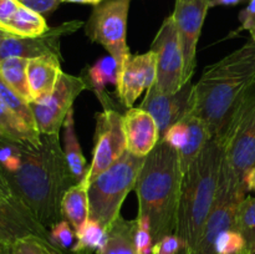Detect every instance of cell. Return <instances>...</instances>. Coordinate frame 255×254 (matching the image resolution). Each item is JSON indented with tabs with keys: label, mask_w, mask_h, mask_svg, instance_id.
<instances>
[{
	"label": "cell",
	"mask_w": 255,
	"mask_h": 254,
	"mask_svg": "<svg viewBox=\"0 0 255 254\" xmlns=\"http://www.w3.org/2000/svg\"><path fill=\"white\" fill-rule=\"evenodd\" d=\"M5 178L16 198L46 229L62 219L61 202L74 178L59 134H41V143L22 144L21 161Z\"/></svg>",
	"instance_id": "6da1fadb"
},
{
	"label": "cell",
	"mask_w": 255,
	"mask_h": 254,
	"mask_svg": "<svg viewBox=\"0 0 255 254\" xmlns=\"http://www.w3.org/2000/svg\"><path fill=\"white\" fill-rule=\"evenodd\" d=\"M255 87V40H249L204 69L193 85L188 114L206 122L213 136L219 133L241 100Z\"/></svg>",
	"instance_id": "7a4b0ae2"
},
{
	"label": "cell",
	"mask_w": 255,
	"mask_h": 254,
	"mask_svg": "<svg viewBox=\"0 0 255 254\" xmlns=\"http://www.w3.org/2000/svg\"><path fill=\"white\" fill-rule=\"evenodd\" d=\"M182 177L178 153L159 139L144 158L134 187L138 199L137 216L149 219L154 243L176 233Z\"/></svg>",
	"instance_id": "3957f363"
},
{
	"label": "cell",
	"mask_w": 255,
	"mask_h": 254,
	"mask_svg": "<svg viewBox=\"0 0 255 254\" xmlns=\"http://www.w3.org/2000/svg\"><path fill=\"white\" fill-rule=\"evenodd\" d=\"M223 147L214 136L182 177L176 234L194 253L216 198Z\"/></svg>",
	"instance_id": "277c9868"
},
{
	"label": "cell",
	"mask_w": 255,
	"mask_h": 254,
	"mask_svg": "<svg viewBox=\"0 0 255 254\" xmlns=\"http://www.w3.org/2000/svg\"><path fill=\"white\" fill-rule=\"evenodd\" d=\"M146 157H137L126 151L124 156L102 172L89 186V218L106 229L121 216V207L129 192L134 189Z\"/></svg>",
	"instance_id": "5b68a950"
},
{
	"label": "cell",
	"mask_w": 255,
	"mask_h": 254,
	"mask_svg": "<svg viewBox=\"0 0 255 254\" xmlns=\"http://www.w3.org/2000/svg\"><path fill=\"white\" fill-rule=\"evenodd\" d=\"M223 147V158L239 181L255 167V87L232 111L216 134Z\"/></svg>",
	"instance_id": "8992f818"
},
{
	"label": "cell",
	"mask_w": 255,
	"mask_h": 254,
	"mask_svg": "<svg viewBox=\"0 0 255 254\" xmlns=\"http://www.w3.org/2000/svg\"><path fill=\"white\" fill-rule=\"evenodd\" d=\"M246 183L237 178L223 158L214 203L194 254H216L217 239L223 232L234 229L237 209L246 198Z\"/></svg>",
	"instance_id": "52a82bcc"
},
{
	"label": "cell",
	"mask_w": 255,
	"mask_h": 254,
	"mask_svg": "<svg viewBox=\"0 0 255 254\" xmlns=\"http://www.w3.org/2000/svg\"><path fill=\"white\" fill-rule=\"evenodd\" d=\"M131 0H105L96 5L85 25L91 41L102 45L119 62V69L129 52L127 46V19Z\"/></svg>",
	"instance_id": "ba28073f"
},
{
	"label": "cell",
	"mask_w": 255,
	"mask_h": 254,
	"mask_svg": "<svg viewBox=\"0 0 255 254\" xmlns=\"http://www.w3.org/2000/svg\"><path fill=\"white\" fill-rule=\"evenodd\" d=\"M126 151L124 115L115 109H104L96 115L92 161L84 181L90 186L102 172L116 163Z\"/></svg>",
	"instance_id": "9c48e42d"
},
{
	"label": "cell",
	"mask_w": 255,
	"mask_h": 254,
	"mask_svg": "<svg viewBox=\"0 0 255 254\" xmlns=\"http://www.w3.org/2000/svg\"><path fill=\"white\" fill-rule=\"evenodd\" d=\"M85 90H89L84 76L62 72L49 96L30 102L36 127L41 134H59L75 100Z\"/></svg>",
	"instance_id": "30bf717a"
},
{
	"label": "cell",
	"mask_w": 255,
	"mask_h": 254,
	"mask_svg": "<svg viewBox=\"0 0 255 254\" xmlns=\"http://www.w3.org/2000/svg\"><path fill=\"white\" fill-rule=\"evenodd\" d=\"M157 59L154 86L166 94H174L183 86L184 59L178 30L173 16L163 20L151 45Z\"/></svg>",
	"instance_id": "8fae6325"
},
{
	"label": "cell",
	"mask_w": 255,
	"mask_h": 254,
	"mask_svg": "<svg viewBox=\"0 0 255 254\" xmlns=\"http://www.w3.org/2000/svg\"><path fill=\"white\" fill-rule=\"evenodd\" d=\"M211 9V0L177 1L172 14L178 30L183 51V85L192 81L197 66V45L201 36L204 19Z\"/></svg>",
	"instance_id": "7c38bea8"
},
{
	"label": "cell",
	"mask_w": 255,
	"mask_h": 254,
	"mask_svg": "<svg viewBox=\"0 0 255 254\" xmlns=\"http://www.w3.org/2000/svg\"><path fill=\"white\" fill-rule=\"evenodd\" d=\"M84 22L80 20L62 22L61 25L50 27L46 32L35 37H19L5 34L0 46V60L17 56L24 59L52 55L62 59L60 42L64 36L76 32Z\"/></svg>",
	"instance_id": "4fadbf2b"
},
{
	"label": "cell",
	"mask_w": 255,
	"mask_h": 254,
	"mask_svg": "<svg viewBox=\"0 0 255 254\" xmlns=\"http://www.w3.org/2000/svg\"><path fill=\"white\" fill-rule=\"evenodd\" d=\"M157 59L152 50L144 54H129L119 69L116 91L120 102L126 109L133 107L144 90L156 84Z\"/></svg>",
	"instance_id": "5bb4252c"
},
{
	"label": "cell",
	"mask_w": 255,
	"mask_h": 254,
	"mask_svg": "<svg viewBox=\"0 0 255 254\" xmlns=\"http://www.w3.org/2000/svg\"><path fill=\"white\" fill-rule=\"evenodd\" d=\"M192 81L184 84L174 94L159 91L154 85L147 90L139 107L146 110L153 117L159 128L161 137L172 125L183 120L188 115L192 104Z\"/></svg>",
	"instance_id": "9a60e30c"
},
{
	"label": "cell",
	"mask_w": 255,
	"mask_h": 254,
	"mask_svg": "<svg viewBox=\"0 0 255 254\" xmlns=\"http://www.w3.org/2000/svg\"><path fill=\"white\" fill-rule=\"evenodd\" d=\"M26 237H39L51 243L49 229L20 202L0 194V242L11 247L15 242Z\"/></svg>",
	"instance_id": "2e32d148"
},
{
	"label": "cell",
	"mask_w": 255,
	"mask_h": 254,
	"mask_svg": "<svg viewBox=\"0 0 255 254\" xmlns=\"http://www.w3.org/2000/svg\"><path fill=\"white\" fill-rule=\"evenodd\" d=\"M126 147L129 153L146 157L161 139V133L153 117L141 107L127 109L124 115Z\"/></svg>",
	"instance_id": "e0dca14e"
},
{
	"label": "cell",
	"mask_w": 255,
	"mask_h": 254,
	"mask_svg": "<svg viewBox=\"0 0 255 254\" xmlns=\"http://www.w3.org/2000/svg\"><path fill=\"white\" fill-rule=\"evenodd\" d=\"M62 59L52 55L32 57L27 60V82L31 102L39 101L54 91L60 76Z\"/></svg>",
	"instance_id": "ac0fdd59"
},
{
	"label": "cell",
	"mask_w": 255,
	"mask_h": 254,
	"mask_svg": "<svg viewBox=\"0 0 255 254\" xmlns=\"http://www.w3.org/2000/svg\"><path fill=\"white\" fill-rule=\"evenodd\" d=\"M117 75H119V62L111 55H106L97 60L95 64L87 67L85 70V75H82L86 80L89 90L95 92L104 109H114L111 99L105 89L107 84H114L116 86Z\"/></svg>",
	"instance_id": "d6986e66"
},
{
	"label": "cell",
	"mask_w": 255,
	"mask_h": 254,
	"mask_svg": "<svg viewBox=\"0 0 255 254\" xmlns=\"http://www.w3.org/2000/svg\"><path fill=\"white\" fill-rule=\"evenodd\" d=\"M184 120L187 121L189 128L188 138H187L184 146L179 151H177L179 167H181V171L183 174L186 173L189 166L193 163L194 159L198 157V154L203 151L206 144L214 137L206 122L199 117L188 114L184 117Z\"/></svg>",
	"instance_id": "ffe728a7"
},
{
	"label": "cell",
	"mask_w": 255,
	"mask_h": 254,
	"mask_svg": "<svg viewBox=\"0 0 255 254\" xmlns=\"http://www.w3.org/2000/svg\"><path fill=\"white\" fill-rule=\"evenodd\" d=\"M61 214L62 219L69 222L75 231L81 228L82 224L89 219V184L84 179L70 187L64 194L61 202Z\"/></svg>",
	"instance_id": "44dd1931"
},
{
	"label": "cell",
	"mask_w": 255,
	"mask_h": 254,
	"mask_svg": "<svg viewBox=\"0 0 255 254\" xmlns=\"http://www.w3.org/2000/svg\"><path fill=\"white\" fill-rule=\"evenodd\" d=\"M134 232L136 219L127 221L120 216L107 229L106 242L96 254H137Z\"/></svg>",
	"instance_id": "7402d4cb"
},
{
	"label": "cell",
	"mask_w": 255,
	"mask_h": 254,
	"mask_svg": "<svg viewBox=\"0 0 255 254\" xmlns=\"http://www.w3.org/2000/svg\"><path fill=\"white\" fill-rule=\"evenodd\" d=\"M0 136L12 141L39 146L41 143V133L30 128L17 115L0 101Z\"/></svg>",
	"instance_id": "603a6c76"
},
{
	"label": "cell",
	"mask_w": 255,
	"mask_h": 254,
	"mask_svg": "<svg viewBox=\"0 0 255 254\" xmlns=\"http://www.w3.org/2000/svg\"><path fill=\"white\" fill-rule=\"evenodd\" d=\"M62 127H64V147L62 148H64L65 157L74 174V178L76 179V182H80L85 178L89 167H87L86 158L82 153V148L75 132L74 109L69 112Z\"/></svg>",
	"instance_id": "cb8c5ba5"
},
{
	"label": "cell",
	"mask_w": 255,
	"mask_h": 254,
	"mask_svg": "<svg viewBox=\"0 0 255 254\" xmlns=\"http://www.w3.org/2000/svg\"><path fill=\"white\" fill-rule=\"evenodd\" d=\"M49 29L44 15L21 4L12 15L5 32L19 37H35L42 35Z\"/></svg>",
	"instance_id": "d4e9b609"
},
{
	"label": "cell",
	"mask_w": 255,
	"mask_h": 254,
	"mask_svg": "<svg viewBox=\"0 0 255 254\" xmlns=\"http://www.w3.org/2000/svg\"><path fill=\"white\" fill-rule=\"evenodd\" d=\"M27 60L29 59L17 56L0 60V76L22 99L31 102V95L27 82Z\"/></svg>",
	"instance_id": "484cf974"
},
{
	"label": "cell",
	"mask_w": 255,
	"mask_h": 254,
	"mask_svg": "<svg viewBox=\"0 0 255 254\" xmlns=\"http://www.w3.org/2000/svg\"><path fill=\"white\" fill-rule=\"evenodd\" d=\"M76 242L71 248V254H96L104 247L107 229L97 221L89 218L81 228L75 231Z\"/></svg>",
	"instance_id": "4316f807"
},
{
	"label": "cell",
	"mask_w": 255,
	"mask_h": 254,
	"mask_svg": "<svg viewBox=\"0 0 255 254\" xmlns=\"http://www.w3.org/2000/svg\"><path fill=\"white\" fill-rule=\"evenodd\" d=\"M234 229L243 236L248 253H255V197H246L237 209Z\"/></svg>",
	"instance_id": "83f0119b"
},
{
	"label": "cell",
	"mask_w": 255,
	"mask_h": 254,
	"mask_svg": "<svg viewBox=\"0 0 255 254\" xmlns=\"http://www.w3.org/2000/svg\"><path fill=\"white\" fill-rule=\"evenodd\" d=\"M0 101H1L5 106L9 107L15 115H17L30 128L35 129V131H39L36 127V122H35L34 114H32L30 102L26 101L25 99H22L16 91H14V90L2 80L1 76H0Z\"/></svg>",
	"instance_id": "f1b7e54d"
},
{
	"label": "cell",
	"mask_w": 255,
	"mask_h": 254,
	"mask_svg": "<svg viewBox=\"0 0 255 254\" xmlns=\"http://www.w3.org/2000/svg\"><path fill=\"white\" fill-rule=\"evenodd\" d=\"M12 254H69L39 237H26L11 246Z\"/></svg>",
	"instance_id": "f546056e"
},
{
	"label": "cell",
	"mask_w": 255,
	"mask_h": 254,
	"mask_svg": "<svg viewBox=\"0 0 255 254\" xmlns=\"http://www.w3.org/2000/svg\"><path fill=\"white\" fill-rule=\"evenodd\" d=\"M247 251L246 239L236 229L223 232L216 242V254H242Z\"/></svg>",
	"instance_id": "4dcf8cb0"
},
{
	"label": "cell",
	"mask_w": 255,
	"mask_h": 254,
	"mask_svg": "<svg viewBox=\"0 0 255 254\" xmlns=\"http://www.w3.org/2000/svg\"><path fill=\"white\" fill-rule=\"evenodd\" d=\"M49 232L51 243L59 249H61L62 252H65V253L71 254L70 251L74 247L75 239H76L75 229L72 228L71 224L65 221V219H61Z\"/></svg>",
	"instance_id": "1f68e13d"
},
{
	"label": "cell",
	"mask_w": 255,
	"mask_h": 254,
	"mask_svg": "<svg viewBox=\"0 0 255 254\" xmlns=\"http://www.w3.org/2000/svg\"><path fill=\"white\" fill-rule=\"evenodd\" d=\"M153 244L151 222L147 217L137 216L136 232H134V246H136L137 254H152Z\"/></svg>",
	"instance_id": "d6a6232c"
},
{
	"label": "cell",
	"mask_w": 255,
	"mask_h": 254,
	"mask_svg": "<svg viewBox=\"0 0 255 254\" xmlns=\"http://www.w3.org/2000/svg\"><path fill=\"white\" fill-rule=\"evenodd\" d=\"M188 125H187L186 120L183 119L181 120V121L176 122L174 125H172V126L164 132V134L161 137V139L167 142V143L171 147H173L176 151H179V149L184 146V143H186L187 138H188Z\"/></svg>",
	"instance_id": "836d02e7"
},
{
	"label": "cell",
	"mask_w": 255,
	"mask_h": 254,
	"mask_svg": "<svg viewBox=\"0 0 255 254\" xmlns=\"http://www.w3.org/2000/svg\"><path fill=\"white\" fill-rule=\"evenodd\" d=\"M186 251L184 242L176 233L169 234L153 244L152 254H179Z\"/></svg>",
	"instance_id": "e575fe53"
},
{
	"label": "cell",
	"mask_w": 255,
	"mask_h": 254,
	"mask_svg": "<svg viewBox=\"0 0 255 254\" xmlns=\"http://www.w3.org/2000/svg\"><path fill=\"white\" fill-rule=\"evenodd\" d=\"M239 21H241V27L234 34L246 30L251 34L252 40H255V0H249L246 9L239 12Z\"/></svg>",
	"instance_id": "d590c367"
},
{
	"label": "cell",
	"mask_w": 255,
	"mask_h": 254,
	"mask_svg": "<svg viewBox=\"0 0 255 254\" xmlns=\"http://www.w3.org/2000/svg\"><path fill=\"white\" fill-rule=\"evenodd\" d=\"M17 1L44 16L54 12L61 4V0H17Z\"/></svg>",
	"instance_id": "8d00e7d4"
},
{
	"label": "cell",
	"mask_w": 255,
	"mask_h": 254,
	"mask_svg": "<svg viewBox=\"0 0 255 254\" xmlns=\"http://www.w3.org/2000/svg\"><path fill=\"white\" fill-rule=\"evenodd\" d=\"M20 5L21 4L17 0H0V30L1 31L5 32L7 24Z\"/></svg>",
	"instance_id": "74e56055"
},
{
	"label": "cell",
	"mask_w": 255,
	"mask_h": 254,
	"mask_svg": "<svg viewBox=\"0 0 255 254\" xmlns=\"http://www.w3.org/2000/svg\"><path fill=\"white\" fill-rule=\"evenodd\" d=\"M244 0H211V7L214 6H236Z\"/></svg>",
	"instance_id": "f35d334b"
},
{
	"label": "cell",
	"mask_w": 255,
	"mask_h": 254,
	"mask_svg": "<svg viewBox=\"0 0 255 254\" xmlns=\"http://www.w3.org/2000/svg\"><path fill=\"white\" fill-rule=\"evenodd\" d=\"M244 183H246L247 191H255V167L246 174Z\"/></svg>",
	"instance_id": "ab89813d"
},
{
	"label": "cell",
	"mask_w": 255,
	"mask_h": 254,
	"mask_svg": "<svg viewBox=\"0 0 255 254\" xmlns=\"http://www.w3.org/2000/svg\"><path fill=\"white\" fill-rule=\"evenodd\" d=\"M105 0H61V2H74V4H89V5H96L101 4Z\"/></svg>",
	"instance_id": "60d3db41"
},
{
	"label": "cell",
	"mask_w": 255,
	"mask_h": 254,
	"mask_svg": "<svg viewBox=\"0 0 255 254\" xmlns=\"http://www.w3.org/2000/svg\"><path fill=\"white\" fill-rule=\"evenodd\" d=\"M9 249H10L9 246H6V244H4V243H1V242H0V254L6 253Z\"/></svg>",
	"instance_id": "b9f144b4"
},
{
	"label": "cell",
	"mask_w": 255,
	"mask_h": 254,
	"mask_svg": "<svg viewBox=\"0 0 255 254\" xmlns=\"http://www.w3.org/2000/svg\"><path fill=\"white\" fill-rule=\"evenodd\" d=\"M5 34H6V32H4V31H1V30H0V46H1V41H2V39H4Z\"/></svg>",
	"instance_id": "7bdbcfd3"
},
{
	"label": "cell",
	"mask_w": 255,
	"mask_h": 254,
	"mask_svg": "<svg viewBox=\"0 0 255 254\" xmlns=\"http://www.w3.org/2000/svg\"><path fill=\"white\" fill-rule=\"evenodd\" d=\"M4 254H12V252H11V247H10V249H9V251H7L6 253H4Z\"/></svg>",
	"instance_id": "ee69618b"
},
{
	"label": "cell",
	"mask_w": 255,
	"mask_h": 254,
	"mask_svg": "<svg viewBox=\"0 0 255 254\" xmlns=\"http://www.w3.org/2000/svg\"><path fill=\"white\" fill-rule=\"evenodd\" d=\"M183 254H194V253H192V252H188V251H184Z\"/></svg>",
	"instance_id": "f6af8a7d"
},
{
	"label": "cell",
	"mask_w": 255,
	"mask_h": 254,
	"mask_svg": "<svg viewBox=\"0 0 255 254\" xmlns=\"http://www.w3.org/2000/svg\"><path fill=\"white\" fill-rule=\"evenodd\" d=\"M177 1H191V0H177Z\"/></svg>",
	"instance_id": "bcb514c9"
},
{
	"label": "cell",
	"mask_w": 255,
	"mask_h": 254,
	"mask_svg": "<svg viewBox=\"0 0 255 254\" xmlns=\"http://www.w3.org/2000/svg\"><path fill=\"white\" fill-rule=\"evenodd\" d=\"M242 254H251V253H248V252H244V253H242Z\"/></svg>",
	"instance_id": "7dc6e473"
},
{
	"label": "cell",
	"mask_w": 255,
	"mask_h": 254,
	"mask_svg": "<svg viewBox=\"0 0 255 254\" xmlns=\"http://www.w3.org/2000/svg\"><path fill=\"white\" fill-rule=\"evenodd\" d=\"M254 254H255V253H254Z\"/></svg>",
	"instance_id": "c3c4849f"
}]
</instances>
